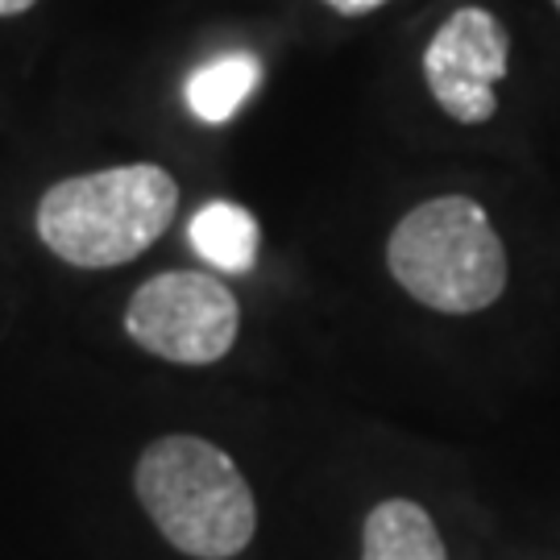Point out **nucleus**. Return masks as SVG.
Segmentation results:
<instances>
[{
	"label": "nucleus",
	"instance_id": "obj_1",
	"mask_svg": "<svg viewBox=\"0 0 560 560\" xmlns=\"http://www.w3.org/2000/svg\"><path fill=\"white\" fill-rule=\"evenodd\" d=\"M179 183L159 162H129L55 183L38 200L42 245L80 270L141 258L175 224Z\"/></svg>",
	"mask_w": 560,
	"mask_h": 560
},
{
	"label": "nucleus",
	"instance_id": "obj_11",
	"mask_svg": "<svg viewBox=\"0 0 560 560\" xmlns=\"http://www.w3.org/2000/svg\"><path fill=\"white\" fill-rule=\"evenodd\" d=\"M552 4H557V13H560V0H552Z\"/></svg>",
	"mask_w": 560,
	"mask_h": 560
},
{
	"label": "nucleus",
	"instance_id": "obj_7",
	"mask_svg": "<svg viewBox=\"0 0 560 560\" xmlns=\"http://www.w3.org/2000/svg\"><path fill=\"white\" fill-rule=\"evenodd\" d=\"M187 237H191V249L224 275H245L258 261V221L241 203H203L187 224Z\"/></svg>",
	"mask_w": 560,
	"mask_h": 560
},
{
	"label": "nucleus",
	"instance_id": "obj_5",
	"mask_svg": "<svg viewBox=\"0 0 560 560\" xmlns=\"http://www.w3.org/2000/svg\"><path fill=\"white\" fill-rule=\"evenodd\" d=\"M511 67V34L490 9L465 4L448 13L423 50V83L444 117L486 125L499 113V88Z\"/></svg>",
	"mask_w": 560,
	"mask_h": 560
},
{
	"label": "nucleus",
	"instance_id": "obj_4",
	"mask_svg": "<svg viewBox=\"0 0 560 560\" xmlns=\"http://www.w3.org/2000/svg\"><path fill=\"white\" fill-rule=\"evenodd\" d=\"M241 328L237 295L203 270H162L129 295L125 332L145 353L175 365L221 361Z\"/></svg>",
	"mask_w": 560,
	"mask_h": 560
},
{
	"label": "nucleus",
	"instance_id": "obj_9",
	"mask_svg": "<svg viewBox=\"0 0 560 560\" xmlns=\"http://www.w3.org/2000/svg\"><path fill=\"white\" fill-rule=\"evenodd\" d=\"M332 13H340V18H361V13H374V9H382L386 0H324Z\"/></svg>",
	"mask_w": 560,
	"mask_h": 560
},
{
	"label": "nucleus",
	"instance_id": "obj_3",
	"mask_svg": "<svg viewBox=\"0 0 560 560\" xmlns=\"http://www.w3.org/2000/svg\"><path fill=\"white\" fill-rule=\"evenodd\" d=\"M386 266L411 300L444 316H474L506 291V249L486 208L436 196L411 208L386 241Z\"/></svg>",
	"mask_w": 560,
	"mask_h": 560
},
{
	"label": "nucleus",
	"instance_id": "obj_2",
	"mask_svg": "<svg viewBox=\"0 0 560 560\" xmlns=\"http://www.w3.org/2000/svg\"><path fill=\"white\" fill-rule=\"evenodd\" d=\"M133 490L162 540L183 557L233 560L258 532V502L245 474L203 436H159L138 457Z\"/></svg>",
	"mask_w": 560,
	"mask_h": 560
},
{
	"label": "nucleus",
	"instance_id": "obj_10",
	"mask_svg": "<svg viewBox=\"0 0 560 560\" xmlns=\"http://www.w3.org/2000/svg\"><path fill=\"white\" fill-rule=\"evenodd\" d=\"M38 0H0V18H21V13H30Z\"/></svg>",
	"mask_w": 560,
	"mask_h": 560
},
{
	"label": "nucleus",
	"instance_id": "obj_8",
	"mask_svg": "<svg viewBox=\"0 0 560 560\" xmlns=\"http://www.w3.org/2000/svg\"><path fill=\"white\" fill-rule=\"evenodd\" d=\"M258 75L261 62L249 50L217 55V59H208L187 75V88H183L187 108L208 125H224V120H233L241 104L249 101V92L258 88Z\"/></svg>",
	"mask_w": 560,
	"mask_h": 560
},
{
	"label": "nucleus",
	"instance_id": "obj_6",
	"mask_svg": "<svg viewBox=\"0 0 560 560\" xmlns=\"http://www.w3.org/2000/svg\"><path fill=\"white\" fill-rule=\"evenodd\" d=\"M361 560H448V552L420 502L386 499L365 515Z\"/></svg>",
	"mask_w": 560,
	"mask_h": 560
}]
</instances>
